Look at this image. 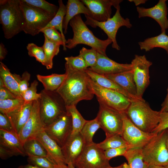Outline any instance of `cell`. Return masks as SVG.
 <instances>
[{"instance_id":"obj_1","label":"cell","mask_w":168,"mask_h":168,"mask_svg":"<svg viewBox=\"0 0 168 168\" xmlns=\"http://www.w3.org/2000/svg\"><path fill=\"white\" fill-rule=\"evenodd\" d=\"M65 67L66 77L56 91L66 106L76 105L81 100H91L94 94L89 82V77L85 71L74 70L66 63Z\"/></svg>"},{"instance_id":"obj_2","label":"cell","mask_w":168,"mask_h":168,"mask_svg":"<svg viewBox=\"0 0 168 168\" xmlns=\"http://www.w3.org/2000/svg\"><path fill=\"white\" fill-rule=\"evenodd\" d=\"M69 24L72 30L73 36L72 38L67 40V48L71 49L78 44H84L95 49L98 53L107 56L106 49L109 45L112 43L110 39L108 38L103 40L96 37L84 22L80 14L73 18Z\"/></svg>"},{"instance_id":"obj_3","label":"cell","mask_w":168,"mask_h":168,"mask_svg":"<svg viewBox=\"0 0 168 168\" xmlns=\"http://www.w3.org/2000/svg\"><path fill=\"white\" fill-rule=\"evenodd\" d=\"M125 113L136 126L146 133H152L160 121V111L152 110L144 100H132Z\"/></svg>"},{"instance_id":"obj_4","label":"cell","mask_w":168,"mask_h":168,"mask_svg":"<svg viewBox=\"0 0 168 168\" xmlns=\"http://www.w3.org/2000/svg\"><path fill=\"white\" fill-rule=\"evenodd\" d=\"M0 23L6 39H11L23 31L24 21L19 0L0 1Z\"/></svg>"},{"instance_id":"obj_5","label":"cell","mask_w":168,"mask_h":168,"mask_svg":"<svg viewBox=\"0 0 168 168\" xmlns=\"http://www.w3.org/2000/svg\"><path fill=\"white\" fill-rule=\"evenodd\" d=\"M40 93V115L44 127L52 123L67 110L64 101L56 91L43 89Z\"/></svg>"},{"instance_id":"obj_6","label":"cell","mask_w":168,"mask_h":168,"mask_svg":"<svg viewBox=\"0 0 168 168\" xmlns=\"http://www.w3.org/2000/svg\"><path fill=\"white\" fill-rule=\"evenodd\" d=\"M167 129L157 133L142 148L143 160L149 165H168Z\"/></svg>"},{"instance_id":"obj_7","label":"cell","mask_w":168,"mask_h":168,"mask_svg":"<svg viewBox=\"0 0 168 168\" xmlns=\"http://www.w3.org/2000/svg\"><path fill=\"white\" fill-rule=\"evenodd\" d=\"M23 18V31L34 36L40 32L54 16L19 0Z\"/></svg>"},{"instance_id":"obj_8","label":"cell","mask_w":168,"mask_h":168,"mask_svg":"<svg viewBox=\"0 0 168 168\" xmlns=\"http://www.w3.org/2000/svg\"><path fill=\"white\" fill-rule=\"evenodd\" d=\"M89 82L99 104L113 110L125 112L133 100L120 93L100 86L90 77Z\"/></svg>"},{"instance_id":"obj_9","label":"cell","mask_w":168,"mask_h":168,"mask_svg":"<svg viewBox=\"0 0 168 168\" xmlns=\"http://www.w3.org/2000/svg\"><path fill=\"white\" fill-rule=\"evenodd\" d=\"M116 9V12L113 16L105 21H98L85 15L86 20L85 23L86 25L93 28L98 27L103 30L107 35L108 38L112 41V47L117 50H119L120 48L116 39L118 30L123 26L130 28L132 25L129 19L124 18L121 16L120 6Z\"/></svg>"},{"instance_id":"obj_10","label":"cell","mask_w":168,"mask_h":168,"mask_svg":"<svg viewBox=\"0 0 168 168\" xmlns=\"http://www.w3.org/2000/svg\"><path fill=\"white\" fill-rule=\"evenodd\" d=\"M99 104V110L96 118L106 137L115 135L121 136L125 112H118Z\"/></svg>"},{"instance_id":"obj_11","label":"cell","mask_w":168,"mask_h":168,"mask_svg":"<svg viewBox=\"0 0 168 168\" xmlns=\"http://www.w3.org/2000/svg\"><path fill=\"white\" fill-rule=\"evenodd\" d=\"M75 168H110L109 160L104 151L93 142L86 145L80 155L74 163Z\"/></svg>"},{"instance_id":"obj_12","label":"cell","mask_w":168,"mask_h":168,"mask_svg":"<svg viewBox=\"0 0 168 168\" xmlns=\"http://www.w3.org/2000/svg\"><path fill=\"white\" fill-rule=\"evenodd\" d=\"M131 63L137 88L136 96L144 100L143 95L150 84L149 68L152 62L147 60L145 55H135Z\"/></svg>"},{"instance_id":"obj_13","label":"cell","mask_w":168,"mask_h":168,"mask_svg":"<svg viewBox=\"0 0 168 168\" xmlns=\"http://www.w3.org/2000/svg\"><path fill=\"white\" fill-rule=\"evenodd\" d=\"M72 129V117L67 111L52 123L44 127L47 134L61 147L71 135Z\"/></svg>"},{"instance_id":"obj_14","label":"cell","mask_w":168,"mask_h":168,"mask_svg":"<svg viewBox=\"0 0 168 168\" xmlns=\"http://www.w3.org/2000/svg\"><path fill=\"white\" fill-rule=\"evenodd\" d=\"M156 134L146 133L140 129L131 121L125 113L121 136L130 148H142Z\"/></svg>"},{"instance_id":"obj_15","label":"cell","mask_w":168,"mask_h":168,"mask_svg":"<svg viewBox=\"0 0 168 168\" xmlns=\"http://www.w3.org/2000/svg\"><path fill=\"white\" fill-rule=\"evenodd\" d=\"M27 156L23 144L15 132L0 129V157L7 159L13 156Z\"/></svg>"},{"instance_id":"obj_16","label":"cell","mask_w":168,"mask_h":168,"mask_svg":"<svg viewBox=\"0 0 168 168\" xmlns=\"http://www.w3.org/2000/svg\"><path fill=\"white\" fill-rule=\"evenodd\" d=\"M81 1L88 9L89 16L98 21H104L111 18L112 7L116 8L122 0H82Z\"/></svg>"},{"instance_id":"obj_17","label":"cell","mask_w":168,"mask_h":168,"mask_svg":"<svg viewBox=\"0 0 168 168\" xmlns=\"http://www.w3.org/2000/svg\"><path fill=\"white\" fill-rule=\"evenodd\" d=\"M40 99L33 101L30 116L18 134L23 144L27 139L35 138L44 129L40 115Z\"/></svg>"},{"instance_id":"obj_18","label":"cell","mask_w":168,"mask_h":168,"mask_svg":"<svg viewBox=\"0 0 168 168\" xmlns=\"http://www.w3.org/2000/svg\"><path fill=\"white\" fill-rule=\"evenodd\" d=\"M166 0H159L154 6L149 8L138 6L137 10L139 18L148 17L154 20L160 25L161 32L168 29V8Z\"/></svg>"},{"instance_id":"obj_19","label":"cell","mask_w":168,"mask_h":168,"mask_svg":"<svg viewBox=\"0 0 168 168\" xmlns=\"http://www.w3.org/2000/svg\"><path fill=\"white\" fill-rule=\"evenodd\" d=\"M88 70L101 75L114 74L132 69L130 63H120L111 59L107 56L98 53L97 63Z\"/></svg>"},{"instance_id":"obj_20","label":"cell","mask_w":168,"mask_h":168,"mask_svg":"<svg viewBox=\"0 0 168 168\" xmlns=\"http://www.w3.org/2000/svg\"><path fill=\"white\" fill-rule=\"evenodd\" d=\"M85 143L80 133L71 134L64 145L61 147L62 153L67 165H73L82 153Z\"/></svg>"},{"instance_id":"obj_21","label":"cell","mask_w":168,"mask_h":168,"mask_svg":"<svg viewBox=\"0 0 168 168\" xmlns=\"http://www.w3.org/2000/svg\"><path fill=\"white\" fill-rule=\"evenodd\" d=\"M35 138L43 145L47 151V158L55 165H67L61 147L47 134L44 129L39 133Z\"/></svg>"},{"instance_id":"obj_22","label":"cell","mask_w":168,"mask_h":168,"mask_svg":"<svg viewBox=\"0 0 168 168\" xmlns=\"http://www.w3.org/2000/svg\"><path fill=\"white\" fill-rule=\"evenodd\" d=\"M33 101L25 102L16 110L6 114L16 132L18 133L28 120L31 112Z\"/></svg>"},{"instance_id":"obj_23","label":"cell","mask_w":168,"mask_h":168,"mask_svg":"<svg viewBox=\"0 0 168 168\" xmlns=\"http://www.w3.org/2000/svg\"><path fill=\"white\" fill-rule=\"evenodd\" d=\"M104 76L114 81L130 95L137 97V88L132 69L115 74Z\"/></svg>"},{"instance_id":"obj_24","label":"cell","mask_w":168,"mask_h":168,"mask_svg":"<svg viewBox=\"0 0 168 168\" xmlns=\"http://www.w3.org/2000/svg\"><path fill=\"white\" fill-rule=\"evenodd\" d=\"M0 78L5 86L18 98H22L19 89L21 77L11 73L6 65L0 62Z\"/></svg>"},{"instance_id":"obj_25","label":"cell","mask_w":168,"mask_h":168,"mask_svg":"<svg viewBox=\"0 0 168 168\" xmlns=\"http://www.w3.org/2000/svg\"><path fill=\"white\" fill-rule=\"evenodd\" d=\"M66 7V13L63 24L64 34H67L68 25L71 20L75 16L81 14L89 16L91 15L90 11L81 0H68Z\"/></svg>"},{"instance_id":"obj_26","label":"cell","mask_w":168,"mask_h":168,"mask_svg":"<svg viewBox=\"0 0 168 168\" xmlns=\"http://www.w3.org/2000/svg\"><path fill=\"white\" fill-rule=\"evenodd\" d=\"M85 71L91 79L100 86L120 93L132 100H140L130 95L114 81L105 76L99 74L87 69Z\"/></svg>"},{"instance_id":"obj_27","label":"cell","mask_w":168,"mask_h":168,"mask_svg":"<svg viewBox=\"0 0 168 168\" xmlns=\"http://www.w3.org/2000/svg\"><path fill=\"white\" fill-rule=\"evenodd\" d=\"M140 49L145 51H150L155 48L165 49L168 54V35L166 32H161L159 35L148 38L138 43Z\"/></svg>"},{"instance_id":"obj_28","label":"cell","mask_w":168,"mask_h":168,"mask_svg":"<svg viewBox=\"0 0 168 168\" xmlns=\"http://www.w3.org/2000/svg\"><path fill=\"white\" fill-rule=\"evenodd\" d=\"M66 77L65 73L63 74L53 73L46 76L37 74L36 77L43 85L44 89L56 91L63 83Z\"/></svg>"},{"instance_id":"obj_29","label":"cell","mask_w":168,"mask_h":168,"mask_svg":"<svg viewBox=\"0 0 168 168\" xmlns=\"http://www.w3.org/2000/svg\"><path fill=\"white\" fill-rule=\"evenodd\" d=\"M124 156L128 161L126 168H148L149 165L143 160L142 148H130Z\"/></svg>"},{"instance_id":"obj_30","label":"cell","mask_w":168,"mask_h":168,"mask_svg":"<svg viewBox=\"0 0 168 168\" xmlns=\"http://www.w3.org/2000/svg\"><path fill=\"white\" fill-rule=\"evenodd\" d=\"M23 146L27 156L47 157L46 150L41 143L35 138L28 139L23 143Z\"/></svg>"},{"instance_id":"obj_31","label":"cell","mask_w":168,"mask_h":168,"mask_svg":"<svg viewBox=\"0 0 168 168\" xmlns=\"http://www.w3.org/2000/svg\"><path fill=\"white\" fill-rule=\"evenodd\" d=\"M44 40L43 45L45 56L44 66L47 69H51L53 66V59L59 52L60 45L48 39L44 36Z\"/></svg>"},{"instance_id":"obj_32","label":"cell","mask_w":168,"mask_h":168,"mask_svg":"<svg viewBox=\"0 0 168 168\" xmlns=\"http://www.w3.org/2000/svg\"><path fill=\"white\" fill-rule=\"evenodd\" d=\"M58 2L59 9L57 12L54 18L42 30L48 28L53 27L57 30H58L66 42L67 40L64 36L63 27V19L66 13V6L64 4L62 0H58Z\"/></svg>"},{"instance_id":"obj_33","label":"cell","mask_w":168,"mask_h":168,"mask_svg":"<svg viewBox=\"0 0 168 168\" xmlns=\"http://www.w3.org/2000/svg\"><path fill=\"white\" fill-rule=\"evenodd\" d=\"M100 128V124L96 117L93 120H87L80 132L84 140L85 146L94 142L92 140L93 136Z\"/></svg>"},{"instance_id":"obj_34","label":"cell","mask_w":168,"mask_h":168,"mask_svg":"<svg viewBox=\"0 0 168 168\" xmlns=\"http://www.w3.org/2000/svg\"><path fill=\"white\" fill-rule=\"evenodd\" d=\"M66 108L72 118V129L71 134L80 133L87 120L83 117L77 109L76 105L66 106Z\"/></svg>"},{"instance_id":"obj_35","label":"cell","mask_w":168,"mask_h":168,"mask_svg":"<svg viewBox=\"0 0 168 168\" xmlns=\"http://www.w3.org/2000/svg\"><path fill=\"white\" fill-rule=\"evenodd\" d=\"M97 145L99 147L104 151L110 149L128 146L122 137L119 135L106 137L103 141L97 143Z\"/></svg>"},{"instance_id":"obj_36","label":"cell","mask_w":168,"mask_h":168,"mask_svg":"<svg viewBox=\"0 0 168 168\" xmlns=\"http://www.w3.org/2000/svg\"><path fill=\"white\" fill-rule=\"evenodd\" d=\"M24 2L37 8L54 16L56 14L59 7L44 0H22Z\"/></svg>"},{"instance_id":"obj_37","label":"cell","mask_w":168,"mask_h":168,"mask_svg":"<svg viewBox=\"0 0 168 168\" xmlns=\"http://www.w3.org/2000/svg\"><path fill=\"white\" fill-rule=\"evenodd\" d=\"M25 102L22 98L0 100V112L7 114L20 108Z\"/></svg>"},{"instance_id":"obj_38","label":"cell","mask_w":168,"mask_h":168,"mask_svg":"<svg viewBox=\"0 0 168 168\" xmlns=\"http://www.w3.org/2000/svg\"><path fill=\"white\" fill-rule=\"evenodd\" d=\"M44 34L50 41L63 47V50H67L66 42L64 40L60 33L54 28L49 27L42 30L40 32Z\"/></svg>"},{"instance_id":"obj_39","label":"cell","mask_w":168,"mask_h":168,"mask_svg":"<svg viewBox=\"0 0 168 168\" xmlns=\"http://www.w3.org/2000/svg\"><path fill=\"white\" fill-rule=\"evenodd\" d=\"M98 53L95 49H87L82 47L80 50L79 55L85 61L88 68L94 66L96 64L98 59Z\"/></svg>"},{"instance_id":"obj_40","label":"cell","mask_w":168,"mask_h":168,"mask_svg":"<svg viewBox=\"0 0 168 168\" xmlns=\"http://www.w3.org/2000/svg\"><path fill=\"white\" fill-rule=\"evenodd\" d=\"M28 54L34 57L36 60L44 65L45 56L43 46H39L34 43H30L26 46Z\"/></svg>"},{"instance_id":"obj_41","label":"cell","mask_w":168,"mask_h":168,"mask_svg":"<svg viewBox=\"0 0 168 168\" xmlns=\"http://www.w3.org/2000/svg\"><path fill=\"white\" fill-rule=\"evenodd\" d=\"M38 85V82L34 80L27 89L21 95L25 102L38 100L41 98L40 94L37 93V87Z\"/></svg>"},{"instance_id":"obj_42","label":"cell","mask_w":168,"mask_h":168,"mask_svg":"<svg viewBox=\"0 0 168 168\" xmlns=\"http://www.w3.org/2000/svg\"><path fill=\"white\" fill-rule=\"evenodd\" d=\"M66 63L72 69L78 71H85L88 68L86 64L80 55L71 56L65 58Z\"/></svg>"},{"instance_id":"obj_43","label":"cell","mask_w":168,"mask_h":168,"mask_svg":"<svg viewBox=\"0 0 168 168\" xmlns=\"http://www.w3.org/2000/svg\"><path fill=\"white\" fill-rule=\"evenodd\" d=\"M27 161L29 164L41 168H54L55 165L45 157L28 156Z\"/></svg>"},{"instance_id":"obj_44","label":"cell","mask_w":168,"mask_h":168,"mask_svg":"<svg viewBox=\"0 0 168 168\" xmlns=\"http://www.w3.org/2000/svg\"><path fill=\"white\" fill-rule=\"evenodd\" d=\"M130 148L128 146L112 148L104 151L105 155L107 159H111L118 156H124L128 149Z\"/></svg>"},{"instance_id":"obj_45","label":"cell","mask_w":168,"mask_h":168,"mask_svg":"<svg viewBox=\"0 0 168 168\" xmlns=\"http://www.w3.org/2000/svg\"><path fill=\"white\" fill-rule=\"evenodd\" d=\"M167 129H168V112H160L159 123L152 133L156 134Z\"/></svg>"},{"instance_id":"obj_46","label":"cell","mask_w":168,"mask_h":168,"mask_svg":"<svg viewBox=\"0 0 168 168\" xmlns=\"http://www.w3.org/2000/svg\"><path fill=\"white\" fill-rule=\"evenodd\" d=\"M0 129L10 132H15L13 126L7 116L0 113Z\"/></svg>"},{"instance_id":"obj_47","label":"cell","mask_w":168,"mask_h":168,"mask_svg":"<svg viewBox=\"0 0 168 168\" xmlns=\"http://www.w3.org/2000/svg\"><path fill=\"white\" fill-rule=\"evenodd\" d=\"M30 77V74L27 71L24 72L22 74L19 86V91L21 95L29 86V81Z\"/></svg>"},{"instance_id":"obj_48","label":"cell","mask_w":168,"mask_h":168,"mask_svg":"<svg viewBox=\"0 0 168 168\" xmlns=\"http://www.w3.org/2000/svg\"><path fill=\"white\" fill-rule=\"evenodd\" d=\"M17 98L5 86L0 88V100L13 99Z\"/></svg>"},{"instance_id":"obj_49","label":"cell","mask_w":168,"mask_h":168,"mask_svg":"<svg viewBox=\"0 0 168 168\" xmlns=\"http://www.w3.org/2000/svg\"><path fill=\"white\" fill-rule=\"evenodd\" d=\"M7 53V50L4 44L1 43L0 44V60L1 61L5 59Z\"/></svg>"},{"instance_id":"obj_50","label":"cell","mask_w":168,"mask_h":168,"mask_svg":"<svg viewBox=\"0 0 168 168\" xmlns=\"http://www.w3.org/2000/svg\"><path fill=\"white\" fill-rule=\"evenodd\" d=\"M167 93L166 97L161 105V108L160 112H168V90H167Z\"/></svg>"},{"instance_id":"obj_51","label":"cell","mask_w":168,"mask_h":168,"mask_svg":"<svg viewBox=\"0 0 168 168\" xmlns=\"http://www.w3.org/2000/svg\"><path fill=\"white\" fill-rule=\"evenodd\" d=\"M130 2H133L135 5L137 6L141 4H143L147 1L146 0H129Z\"/></svg>"},{"instance_id":"obj_52","label":"cell","mask_w":168,"mask_h":168,"mask_svg":"<svg viewBox=\"0 0 168 168\" xmlns=\"http://www.w3.org/2000/svg\"><path fill=\"white\" fill-rule=\"evenodd\" d=\"M22 168H41L28 164L26 165L22 166Z\"/></svg>"},{"instance_id":"obj_53","label":"cell","mask_w":168,"mask_h":168,"mask_svg":"<svg viewBox=\"0 0 168 168\" xmlns=\"http://www.w3.org/2000/svg\"><path fill=\"white\" fill-rule=\"evenodd\" d=\"M148 168H166L165 166H157L154 165H149Z\"/></svg>"},{"instance_id":"obj_54","label":"cell","mask_w":168,"mask_h":168,"mask_svg":"<svg viewBox=\"0 0 168 168\" xmlns=\"http://www.w3.org/2000/svg\"><path fill=\"white\" fill-rule=\"evenodd\" d=\"M127 165V163H124L117 166L114 167H111L110 168H126Z\"/></svg>"},{"instance_id":"obj_55","label":"cell","mask_w":168,"mask_h":168,"mask_svg":"<svg viewBox=\"0 0 168 168\" xmlns=\"http://www.w3.org/2000/svg\"><path fill=\"white\" fill-rule=\"evenodd\" d=\"M54 168H68L67 165H55Z\"/></svg>"},{"instance_id":"obj_56","label":"cell","mask_w":168,"mask_h":168,"mask_svg":"<svg viewBox=\"0 0 168 168\" xmlns=\"http://www.w3.org/2000/svg\"><path fill=\"white\" fill-rule=\"evenodd\" d=\"M67 166L68 168H75L72 164H69Z\"/></svg>"},{"instance_id":"obj_57","label":"cell","mask_w":168,"mask_h":168,"mask_svg":"<svg viewBox=\"0 0 168 168\" xmlns=\"http://www.w3.org/2000/svg\"><path fill=\"white\" fill-rule=\"evenodd\" d=\"M167 129V148L168 149V129Z\"/></svg>"},{"instance_id":"obj_58","label":"cell","mask_w":168,"mask_h":168,"mask_svg":"<svg viewBox=\"0 0 168 168\" xmlns=\"http://www.w3.org/2000/svg\"><path fill=\"white\" fill-rule=\"evenodd\" d=\"M17 168H22V166H21L18 167Z\"/></svg>"},{"instance_id":"obj_59","label":"cell","mask_w":168,"mask_h":168,"mask_svg":"<svg viewBox=\"0 0 168 168\" xmlns=\"http://www.w3.org/2000/svg\"><path fill=\"white\" fill-rule=\"evenodd\" d=\"M166 168H168V165L165 166Z\"/></svg>"},{"instance_id":"obj_60","label":"cell","mask_w":168,"mask_h":168,"mask_svg":"<svg viewBox=\"0 0 168 168\" xmlns=\"http://www.w3.org/2000/svg\"><path fill=\"white\" fill-rule=\"evenodd\" d=\"M167 90H168V87L167 88Z\"/></svg>"}]
</instances>
